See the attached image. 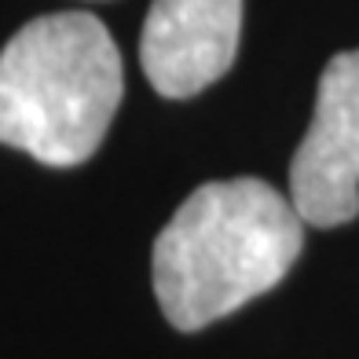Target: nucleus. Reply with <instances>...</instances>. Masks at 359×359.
<instances>
[{
    "mask_svg": "<svg viewBox=\"0 0 359 359\" xmlns=\"http://www.w3.org/2000/svg\"><path fill=\"white\" fill-rule=\"evenodd\" d=\"M290 202L312 227L359 217V48L319 74L312 125L290 161Z\"/></svg>",
    "mask_w": 359,
    "mask_h": 359,
    "instance_id": "nucleus-3",
    "label": "nucleus"
},
{
    "mask_svg": "<svg viewBox=\"0 0 359 359\" xmlns=\"http://www.w3.org/2000/svg\"><path fill=\"white\" fill-rule=\"evenodd\" d=\"M242 0H154L140 34V62L165 100H191L238 55Z\"/></svg>",
    "mask_w": 359,
    "mask_h": 359,
    "instance_id": "nucleus-4",
    "label": "nucleus"
},
{
    "mask_svg": "<svg viewBox=\"0 0 359 359\" xmlns=\"http://www.w3.org/2000/svg\"><path fill=\"white\" fill-rule=\"evenodd\" d=\"M304 246L290 194L238 176L194 187L154 242V293L176 330H202L283 283Z\"/></svg>",
    "mask_w": 359,
    "mask_h": 359,
    "instance_id": "nucleus-1",
    "label": "nucleus"
},
{
    "mask_svg": "<svg viewBox=\"0 0 359 359\" xmlns=\"http://www.w3.org/2000/svg\"><path fill=\"white\" fill-rule=\"evenodd\" d=\"M125 92L110 29L88 11L29 19L0 52V143L55 169L88 161Z\"/></svg>",
    "mask_w": 359,
    "mask_h": 359,
    "instance_id": "nucleus-2",
    "label": "nucleus"
}]
</instances>
